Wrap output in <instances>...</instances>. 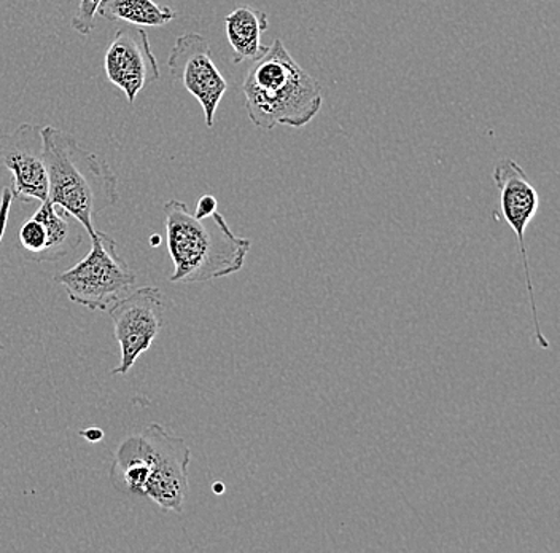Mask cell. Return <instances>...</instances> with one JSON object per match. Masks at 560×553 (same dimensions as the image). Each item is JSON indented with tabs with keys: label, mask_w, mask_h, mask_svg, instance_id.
<instances>
[{
	"label": "cell",
	"mask_w": 560,
	"mask_h": 553,
	"mask_svg": "<svg viewBox=\"0 0 560 553\" xmlns=\"http://www.w3.org/2000/svg\"><path fill=\"white\" fill-rule=\"evenodd\" d=\"M213 492L219 493L220 495V493H223V485H220V483L219 485H213Z\"/></svg>",
	"instance_id": "e0dca14e"
},
{
	"label": "cell",
	"mask_w": 560,
	"mask_h": 553,
	"mask_svg": "<svg viewBox=\"0 0 560 553\" xmlns=\"http://www.w3.org/2000/svg\"><path fill=\"white\" fill-rule=\"evenodd\" d=\"M217 208H219V201H217L215 197L212 195H202L199 198L198 205H196L195 216L198 219H205V217L212 216L213 212H217Z\"/></svg>",
	"instance_id": "9a60e30c"
},
{
	"label": "cell",
	"mask_w": 560,
	"mask_h": 553,
	"mask_svg": "<svg viewBox=\"0 0 560 553\" xmlns=\"http://www.w3.org/2000/svg\"><path fill=\"white\" fill-rule=\"evenodd\" d=\"M268 15L261 10L241 5L225 19L228 44L233 50L236 65L245 61H258L268 51L269 45L262 44V34L268 31Z\"/></svg>",
	"instance_id": "30bf717a"
},
{
	"label": "cell",
	"mask_w": 560,
	"mask_h": 553,
	"mask_svg": "<svg viewBox=\"0 0 560 553\" xmlns=\"http://www.w3.org/2000/svg\"><path fill=\"white\" fill-rule=\"evenodd\" d=\"M13 192L12 188H3L2 197H0V246H2L3 237H5L7 223H9L10 206H12ZM0 345V353H2Z\"/></svg>",
	"instance_id": "5bb4252c"
},
{
	"label": "cell",
	"mask_w": 560,
	"mask_h": 553,
	"mask_svg": "<svg viewBox=\"0 0 560 553\" xmlns=\"http://www.w3.org/2000/svg\"><path fill=\"white\" fill-rule=\"evenodd\" d=\"M34 217L42 220L47 230V250L40 262H56L77 250L82 243V226L65 209L52 205L50 199L40 203Z\"/></svg>",
	"instance_id": "8fae6325"
},
{
	"label": "cell",
	"mask_w": 560,
	"mask_h": 553,
	"mask_svg": "<svg viewBox=\"0 0 560 553\" xmlns=\"http://www.w3.org/2000/svg\"><path fill=\"white\" fill-rule=\"evenodd\" d=\"M104 71L108 82L135 103L140 91L160 79V66L150 47L143 27L125 26L115 33L104 55Z\"/></svg>",
	"instance_id": "9c48e42d"
},
{
	"label": "cell",
	"mask_w": 560,
	"mask_h": 553,
	"mask_svg": "<svg viewBox=\"0 0 560 553\" xmlns=\"http://www.w3.org/2000/svg\"><path fill=\"white\" fill-rule=\"evenodd\" d=\"M114 334L120 345V364L114 376H126L136 360L152 348L164 325L163 292L156 287H140L108 308Z\"/></svg>",
	"instance_id": "8992f818"
},
{
	"label": "cell",
	"mask_w": 560,
	"mask_h": 553,
	"mask_svg": "<svg viewBox=\"0 0 560 553\" xmlns=\"http://www.w3.org/2000/svg\"><path fill=\"white\" fill-rule=\"evenodd\" d=\"M243 94L248 118L262 131L276 126L304 128L324 106L320 83L298 65L279 38L248 69Z\"/></svg>",
	"instance_id": "7a4b0ae2"
},
{
	"label": "cell",
	"mask_w": 560,
	"mask_h": 553,
	"mask_svg": "<svg viewBox=\"0 0 560 553\" xmlns=\"http://www.w3.org/2000/svg\"><path fill=\"white\" fill-rule=\"evenodd\" d=\"M42 136L48 199L72 216L88 237H93L96 217L117 205L120 198L117 176L107 161L80 146L68 133L42 126Z\"/></svg>",
	"instance_id": "277c9868"
},
{
	"label": "cell",
	"mask_w": 560,
	"mask_h": 553,
	"mask_svg": "<svg viewBox=\"0 0 560 553\" xmlns=\"http://www.w3.org/2000/svg\"><path fill=\"white\" fill-rule=\"evenodd\" d=\"M190 460L187 442L153 423L118 446L110 482L118 492L150 499L166 512L182 514L190 489Z\"/></svg>",
	"instance_id": "6da1fadb"
},
{
	"label": "cell",
	"mask_w": 560,
	"mask_h": 553,
	"mask_svg": "<svg viewBox=\"0 0 560 553\" xmlns=\"http://www.w3.org/2000/svg\"><path fill=\"white\" fill-rule=\"evenodd\" d=\"M80 436L85 437V440H88V442L96 443L101 442V440L104 439V430L96 428V426H93V428L80 430Z\"/></svg>",
	"instance_id": "2e32d148"
},
{
	"label": "cell",
	"mask_w": 560,
	"mask_h": 553,
	"mask_svg": "<svg viewBox=\"0 0 560 553\" xmlns=\"http://www.w3.org/2000/svg\"><path fill=\"white\" fill-rule=\"evenodd\" d=\"M160 237H158V234H155V237L152 238V243H153V246H158V244H160Z\"/></svg>",
	"instance_id": "ac0fdd59"
},
{
	"label": "cell",
	"mask_w": 560,
	"mask_h": 553,
	"mask_svg": "<svg viewBox=\"0 0 560 553\" xmlns=\"http://www.w3.org/2000/svg\"><path fill=\"white\" fill-rule=\"evenodd\" d=\"M0 166L13 176V197L24 203L48 199V173L45 164L42 126L23 124L0 135Z\"/></svg>",
	"instance_id": "ba28073f"
},
{
	"label": "cell",
	"mask_w": 560,
	"mask_h": 553,
	"mask_svg": "<svg viewBox=\"0 0 560 553\" xmlns=\"http://www.w3.org/2000/svg\"><path fill=\"white\" fill-rule=\"evenodd\" d=\"M103 0H80L79 9L72 19V27L82 36H90L96 24L97 9Z\"/></svg>",
	"instance_id": "4fadbf2b"
},
{
	"label": "cell",
	"mask_w": 560,
	"mask_h": 553,
	"mask_svg": "<svg viewBox=\"0 0 560 553\" xmlns=\"http://www.w3.org/2000/svg\"><path fill=\"white\" fill-rule=\"evenodd\" d=\"M97 15L107 21H121L129 26L163 27L177 16L173 9L155 0H103Z\"/></svg>",
	"instance_id": "7c38bea8"
},
{
	"label": "cell",
	"mask_w": 560,
	"mask_h": 553,
	"mask_svg": "<svg viewBox=\"0 0 560 553\" xmlns=\"http://www.w3.org/2000/svg\"><path fill=\"white\" fill-rule=\"evenodd\" d=\"M166 243L173 261L171 283H209L244 268L252 241L237 237L219 211L198 219L178 199L164 205Z\"/></svg>",
	"instance_id": "3957f363"
},
{
	"label": "cell",
	"mask_w": 560,
	"mask_h": 553,
	"mask_svg": "<svg viewBox=\"0 0 560 553\" xmlns=\"http://www.w3.org/2000/svg\"><path fill=\"white\" fill-rule=\"evenodd\" d=\"M167 69L174 82L198 101L205 112L206 126L213 128L228 82L213 62L209 42L198 33L178 37L167 59Z\"/></svg>",
	"instance_id": "52a82bcc"
},
{
	"label": "cell",
	"mask_w": 560,
	"mask_h": 553,
	"mask_svg": "<svg viewBox=\"0 0 560 553\" xmlns=\"http://www.w3.org/2000/svg\"><path fill=\"white\" fill-rule=\"evenodd\" d=\"M90 240L86 257L56 276L55 281L65 287L70 302L91 311H108L131 292L138 276L122 261L117 243L107 233L96 230Z\"/></svg>",
	"instance_id": "5b68a950"
}]
</instances>
